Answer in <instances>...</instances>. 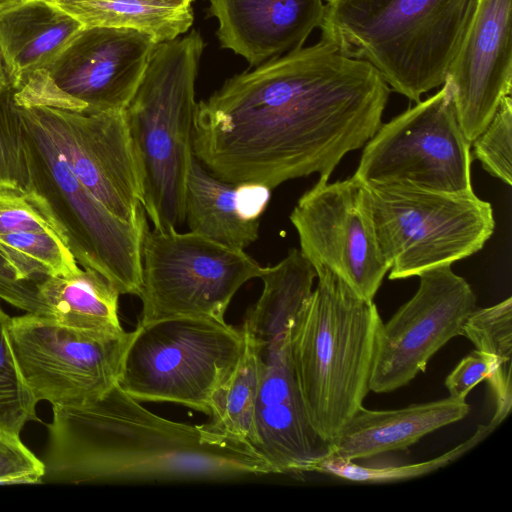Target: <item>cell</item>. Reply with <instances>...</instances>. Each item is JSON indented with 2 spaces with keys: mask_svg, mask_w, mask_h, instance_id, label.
Masks as SVG:
<instances>
[{
  "mask_svg": "<svg viewBox=\"0 0 512 512\" xmlns=\"http://www.w3.org/2000/svg\"><path fill=\"white\" fill-rule=\"evenodd\" d=\"M30 108L71 172L96 199L123 221L146 217L141 172L124 110L86 114Z\"/></svg>",
  "mask_w": 512,
  "mask_h": 512,
  "instance_id": "16",
  "label": "cell"
},
{
  "mask_svg": "<svg viewBox=\"0 0 512 512\" xmlns=\"http://www.w3.org/2000/svg\"><path fill=\"white\" fill-rule=\"evenodd\" d=\"M40 286L24 278L0 252V299L27 314L48 317V309L40 296Z\"/></svg>",
  "mask_w": 512,
  "mask_h": 512,
  "instance_id": "33",
  "label": "cell"
},
{
  "mask_svg": "<svg viewBox=\"0 0 512 512\" xmlns=\"http://www.w3.org/2000/svg\"><path fill=\"white\" fill-rule=\"evenodd\" d=\"M498 375V362L488 353L477 349L471 351L456 365L445 379L449 397L465 401L469 392L487 379L490 387Z\"/></svg>",
  "mask_w": 512,
  "mask_h": 512,
  "instance_id": "32",
  "label": "cell"
},
{
  "mask_svg": "<svg viewBox=\"0 0 512 512\" xmlns=\"http://www.w3.org/2000/svg\"><path fill=\"white\" fill-rule=\"evenodd\" d=\"M131 332L106 333L61 325L33 314L11 317V344L36 402L73 407L117 384Z\"/></svg>",
  "mask_w": 512,
  "mask_h": 512,
  "instance_id": "12",
  "label": "cell"
},
{
  "mask_svg": "<svg viewBox=\"0 0 512 512\" xmlns=\"http://www.w3.org/2000/svg\"><path fill=\"white\" fill-rule=\"evenodd\" d=\"M15 105L27 174L23 191L77 263L104 276L120 295L139 296L147 218L126 222L111 213L74 176L32 109Z\"/></svg>",
  "mask_w": 512,
  "mask_h": 512,
  "instance_id": "6",
  "label": "cell"
},
{
  "mask_svg": "<svg viewBox=\"0 0 512 512\" xmlns=\"http://www.w3.org/2000/svg\"><path fill=\"white\" fill-rule=\"evenodd\" d=\"M243 349L241 329L208 318L138 323L117 385L140 402L183 405L209 416L211 399Z\"/></svg>",
  "mask_w": 512,
  "mask_h": 512,
  "instance_id": "7",
  "label": "cell"
},
{
  "mask_svg": "<svg viewBox=\"0 0 512 512\" xmlns=\"http://www.w3.org/2000/svg\"><path fill=\"white\" fill-rule=\"evenodd\" d=\"M138 323L199 317L225 321L238 290L264 271L245 250L176 228H147L141 247Z\"/></svg>",
  "mask_w": 512,
  "mask_h": 512,
  "instance_id": "9",
  "label": "cell"
},
{
  "mask_svg": "<svg viewBox=\"0 0 512 512\" xmlns=\"http://www.w3.org/2000/svg\"><path fill=\"white\" fill-rule=\"evenodd\" d=\"M471 145L444 82L434 95L380 125L365 144L353 176L364 184L471 192Z\"/></svg>",
  "mask_w": 512,
  "mask_h": 512,
  "instance_id": "10",
  "label": "cell"
},
{
  "mask_svg": "<svg viewBox=\"0 0 512 512\" xmlns=\"http://www.w3.org/2000/svg\"><path fill=\"white\" fill-rule=\"evenodd\" d=\"M40 296L50 318L77 329L122 333L119 319V292L101 274L90 269L48 277L40 286Z\"/></svg>",
  "mask_w": 512,
  "mask_h": 512,
  "instance_id": "22",
  "label": "cell"
},
{
  "mask_svg": "<svg viewBox=\"0 0 512 512\" xmlns=\"http://www.w3.org/2000/svg\"><path fill=\"white\" fill-rule=\"evenodd\" d=\"M167 2L176 6L190 7L193 0H157Z\"/></svg>",
  "mask_w": 512,
  "mask_h": 512,
  "instance_id": "36",
  "label": "cell"
},
{
  "mask_svg": "<svg viewBox=\"0 0 512 512\" xmlns=\"http://www.w3.org/2000/svg\"><path fill=\"white\" fill-rule=\"evenodd\" d=\"M12 88L11 80L0 51V95Z\"/></svg>",
  "mask_w": 512,
  "mask_h": 512,
  "instance_id": "34",
  "label": "cell"
},
{
  "mask_svg": "<svg viewBox=\"0 0 512 512\" xmlns=\"http://www.w3.org/2000/svg\"><path fill=\"white\" fill-rule=\"evenodd\" d=\"M13 95V88L0 95V189L23 190L27 174Z\"/></svg>",
  "mask_w": 512,
  "mask_h": 512,
  "instance_id": "29",
  "label": "cell"
},
{
  "mask_svg": "<svg viewBox=\"0 0 512 512\" xmlns=\"http://www.w3.org/2000/svg\"><path fill=\"white\" fill-rule=\"evenodd\" d=\"M479 0H325L321 40L416 103L442 86Z\"/></svg>",
  "mask_w": 512,
  "mask_h": 512,
  "instance_id": "3",
  "label": "cell"
},
{
  "mask_svg": "<svg viewBox=\"0 0 512 512\" xmlns=\"http://www.w3.org/2000/svg\"><path fill=\"white\" fill-rule=\"evenodd\" d=\"M42 483L231 480L274 474L253 448L161 417L117 384L80 406L52 407Z\"/></svg>",
  "mask_w": 512,
  "mask_h": 512,
  "instance_id": "2",
  "label": "cell"
},
{
  "mask_svg": "<svg viewBox=\"0 0 512 512\" xmlns=\"http://www.w3.org/2000/svg\"><path fill=\"white\" fill-rule=\"evenodd\" d=\"M27 0H0V11L12 6H15L17 4H20L22 2H25Z\"/></svg>",
  "mask_w": 512,
  "mask_h": 512,
  "instance_id": "35",
  "label": "cell"
},
{
  "mask_svg": "<svg viewBox=\"0 0 512 512\" xmlns=\"http://www.w3.org/2000/svg\"><path fill=\"white\" fill-rule=\"evenodd\" d=\"M223 48L259 66L303 47L319 28L325 0H209Z\"/></svg>",
  "mask_w": 512,
  "mask_h": 512,
  "instance_id": "18",
  "label": "cell"
},
{
  "mask_svg": "<svg viewBox=\"0 0 512 512\" xmlns=\"http://www.w3.org/2000/svg\"><path fill=\"white\" fill-rule=\"evenodd\" d=\"M242 335V353L214 392L209 420L201 424V428L219 442L247 445L255 450L258 364L252 343L243 332Z\"/></svg>",
  "mask_w": 512,
  "mask_h": 512,
  "instance_id": "24",
  "label": "cell"
},
{
  "mask_svg": "<svg viewBox=\"0 0 512 512\" xmlns=\"http://www.w3.org/2000/svg\"><path fill=\"white\" fill-rule=\"evenodd\" d=\"M469 412L466 401L449 396L399 409L361 406L332 441L333 454L357 461L405 450L422 437L464 419Z\"/></svg>",
  "mask_w": 512,
  "mask_h": 512,
  "instance_id": "20",
  "label": "cell"
},
{
  "mask_svg": "<svg viewBox=\"0 0 512 512\" xmlns=\"http://www.w3.org/2000/svg\"><path fill=\"white\" fill-rule=\"evenodd\" d=\"M462 336L498 362L497 379L490 387L496 404L491 421L500 425L512 408V298L476 308L464 322Z\"/></svg>",
  "mask_w": 512,
  "mask_h": 512,
  "instance_id": "25",
  "label": "cell"
},
{
  "mask_svg": "<svg viewBox=\"0 0 512 512\" xmlns=\"http://www.w3.org/2000/svg\"><path fill=\"white\" fill-rule=\"evenodd\" d=\"M292 337L299 390L315 429L332 443L370 391L382 324L373 300L357 295L325 267Z\"/></svg>",
  "mask_w": 512,
  "mask_h": 512,
  "instance_id": "4",
  "label": "cell"
},
{
  "mask_svg": "<svg viewBox=\"0 0 512 512\" xmlns=\"http://www.w3.org/2000/svg\"><path fill=\"white\" fill-rule=\"evenodd\" d=\"M390 91L368 62L320 40L233 76L197 103L193 154L232 183L272 190L313 173L329 180L380 127Z\"/></svg>",
  "mask_w": 512,
  "mask_h": 512,
  "instance_id": "1",
  "label": "cell"
},
{
  "mask_svg": "<svg viewBox=\"0 0 512 512\" xmlns=\"http://www.w3.org/2000/svg\"><path fill=\"white\" fill-rule=\"evenodd\" d=\"M84 28H127L151 35L157 43L178 38L191 27L190 7L157 0H48Z\"/></svg>",
  "mask_w": 512,
  "mask_h": 512,
  "instance_id": "23",
  "label": "cell"
},
{
  "mask_svg": "<svg viewBox=\"0 0 512 512\" xmlns=\"http://www.w3.org/2000/svg\"><path fill=\"white\" fill-rule=\"evenodd\" d=\"M511 13L512 0H479L447 72L457 119L471 143L511 95Z\"/></svg>",
  "mask_w": 512,
  "mask_h": 512,
  "instance_id": "17",
  "label": "cell"
},
{
  "mask_svg": "<svg viewBox=\"0 0 512 512\" xmlns=\"http://www.w3.org/2000/svg\"><path fill=\"white\" fill-rule=\"evenodd\" d=\"M56 231L48 218L20 189H0V235Z\"/></svg>",
  "mask_w": 512,
  "mask_h": 512,
  "instance_id": "31",
  "label": "cell"
},
{
  "mask_svg": "<svg viewBox=\"0 0 512 512\" xmlns=\"http://www.w3.org/2000/svg\"><path fill=\"white\" fill-rule=\"evenodd\" d=\"M300 252L325 267L360 297L373 300L390 267L380 248L366 184L352 176L319 181L290 214Z\"/></svg>",
  "mask_w": 512,
  "mask_h": 512,
  "instance_id": "13",
  "label": "cell"
},
{
  "mask_svg": "<svg viewBox=\"0 0 512 512\" xmlns=\"http://www.w3.org/2000/svg\"><path fill=\"white\" fill-rule=\"evenodd\" d=\"M474 156L492 176L512 184V99L505 97L482 133L472 142Z\"/></svg>",
  "mask_w": 512,
  "mask_h": 512,
  "instance_id": "28",
  "label": "cell"
},
{
  "mask_svg": "<svg viewBox=\"0 0 512 512\" xmlns=\"http://www.w3.org/2000/svg\"><path fill=\"white\" fill-rule=\"evenodd\" d=\"M389 279L451 266L479 250L495 229L493 209L474 191L450 193L409 184H366Z\"/></svg>",
  "mask_w": 512,
  "mask_h": 512,
  "instance_id": "8",
  "label": "cell"
},
{
  "mask_svg": "<svg viewBox=\"0 0 512 512\" xmlns=\"http://www.w3.org/2000/svg\"><path fill=\"white\" fill-rule=\"evenodd\" d=\"M240 329L252 343L258 364L255 450L274 474L314 472L333 446L313 426L299 390L292 355L295 327L279 331L242 324Z\"/></svg>",
  "mask_w": 512,
  "mask_h": 512,
  "instance_id": "15",
  "label": "cell"
},
{
  "mask_svg": "<svg viewBox=\"0 0 512 512\" xmlns=\"http://www.w3.org/2000/svg\"><path fill=\"white\" fill-rule=\"evenodd\" d=\"M11 317L0 307V429L20 435L37 420L36 405L20 371L10 338Z\"/></svg>",
  "mask_w": 512,
  "mask_h": 512,
  "instance_id": "27",
  "label": "cell"
},
{
  "mask_svg": "<svg viewBox=\"0 0 512 512\" xmlns=\"http://www.w3.org/2000/svg\"><path fill=\"white\" fill-rule=\"evenodd\" d=\"M498 425L493 421L479 425L475 433L465 442L460 443L444 454L415 464H368L361 465L355 461L343 459L335 454L324 458L315 468V472L325 473L334 477L360 483H386L417 478L440 469L460 458L471 450Z\"/></svg>",
  "mask_w": 512,
  "mask_h": 512,
  "instance_id": "26",
  "label": "cell"
},
{
  "mask_svg": "<svg viewBox=\"0 0 512 512\" xmlns=\"http://www.w3.org/2000/svg\"><path fill=\"white\" fill-rule=\"evenodd\" d=\"M48 0H27L0 11V51L12 88L49 65L83 29Z\"/></svg>",
  "mask_w": 512,
  "mask_h": 512,
  "instance_id": "21",
  "label": "cell"
},
{
  "mask_svg": "<svg viewBox=\"0 0 512 512\" xmlns=\"http://www.w3.org/2000/svg\"><path fill=\"white\" fill-rule=\"evenodd\" d=\"M418 277L416 293L379 328L369 381L375 393L395 391L424 372L434 354L462 336L464 322L477 308L473 289L451 266Z\"/></svg>",
  "mask_w": 512,
  "mask_h": 512,
  "instance_id": "14",
  "label": "cell"
},
{
  "mask_svg": "<svg viewBox=\"0 0 512 512\" xmlns=\"http://www.w3.org/2000/svg\"><path fill=\"white\" fill-rule=\"evenodd\" d=\"M270 195L266 186L214 176L193 156L186 181L185 221L191 232L245 250L259 237Z\"/></svg>",
  "mask_w": 512,
  "mask_h": 512,
  "instance_id": "19",
  "label": "cell"
},
{
  "mask_svg": "<svg viewBox=\"0 0 512 512\" xmlns=\"http://www.w3.org/2000/svg\"><path fill=\"white\" fill-rule=\"evenodd\" d=\"M203 49L196 30L158 43L124 109L142 177L143 208L155 229L185 222L186 181L194 156L195 82Z\"/></svg>",
  "mask_w": 512,
  "mask_h": 512,
  "instance_id": "5",
  "label": "cell"
},
{
  "mask_svg": "<svg viewBox=\"0 0 512 512\" xmlns=\"http://www.w3.org/2000/svg\"><path fill=\"white\" fill-rule=\"evenodd\" d=\"M44 463L20 436L0 429V484L42 483Z\"/></svg>",
  "mask_w": 512,
  "mask_h": 512,
  "instance_id": "30",
  "label": "cell"
},
{
  "mask_svg": "<svg viewBox=\"0 0 512 512\" xmlns=\"http://www.w3.org/2000/svg\"><path fill=\"white\" fill-rule=\"evenodd\" d=\"M157 44L133 29L83 28L49 65L14 89V102L86 114L123 111Z\"/></svg>",
  "mask_w": 512,
  "mask_h": 512,
  "instance_id": "11",
  "label": "cell"
}]
</instances>
